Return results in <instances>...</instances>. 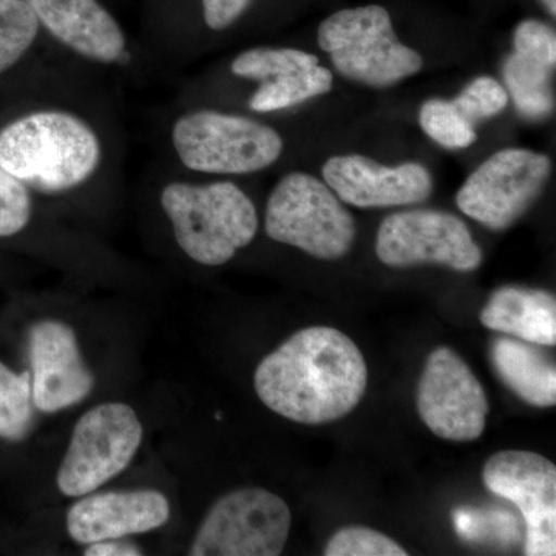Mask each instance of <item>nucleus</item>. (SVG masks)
<instances>
[{
	"mask_svg": "<svg viewBox=\"0 0 556 556\" xmlns=\"http://www.w3.org/2000/svg\"><path fill=\"white\" fill-rule=\"evenodd\" d=\"M142 442V426L129 405L109 402L91 408L73 430L58 471L62 495H90L123 473Z\"/></svg>",
	"mask_w": 556,
	"mask_h": 556,
	"instance_id": "7",
	"label": "nucleus"
},
{
	"mask_svg": "<svg viewBox=\"0 0 556 556\" xmlns=\"http://www.w3.org/2000/svg\"><path fill=\"white\" fill-rule=\"evenodd\" d=\"M167 497L155 490L105 492L84 497L67 514L68 535L79 544L123 540L169 521Z\"/></svg>",
	"mask_w": 556,
	"mask_h": 556,
	"instance_id": "16",
	"label": "nucleus"
},
{
	"mask_svg": "<svg viewBox=\"0 0 556 556\" xmlns=\"http://www.w3.org/2000/svg\"><path fill=\"white\" fill-rule=\"evenodd\" d=\"M100 163V138L73 113L43 110L0 130V166L40 192L78 188Z\"/></svg>",
	"mask_w": 556,
	"mask_h": 556,
	"instance_id": "2",
	"label": "nucleus"
},
{
	"mask_svg": "<svg viewBox=\"0 0 556 556\" xmlns=\"http://www.w3.org/2000/svg\"><path fill=\"white\" fill-rule=\"evenodd\" d=\"M172 142L181 163L203 174H254L273 166L283 152V139L273 127L215 110L182 115Z\"/></svg>",
	"mask_w": 556,
	"mask_h": 556,
	"instance_id": "6",
	"label": "nucleus"
},
{
	"mask_svg": "<svg viewBox=\"0 0 556 556\" xmlns=\"http://www.w3.org/2000/svg\"><path fill=\"white\" fill-rule=\"evenodd\" d=\"M327 556H407L396 541L368 527H343L325 546Z\"/></svg>",
	"mask_w": 556,
	"mask_h": 556,
	"instance_id": "24",
	"label": "nucleus"
},
{
	"mask_svg": "<svg viewBox=\"0 0 556 556\" xmlns=\"http://www.w3.org/2000/svg\"><path fill=\"white\" fill-rule=\"evenodd\" d=\"M161 206L178 247L200 265H225L257 236V208L230 181L169 182L161 190Z\"/></svg>",
	"mask_w": 556,
	"mask_h": 556,
	"instance_id": "3",
	"label": "nucleus"
},
{
	"mask_svg": "<svg viewBox=\"0 0 556 556\" xmlns=\"http://www.w3.org/2000/svg\"><path fill=\"white\" fill-rule=\"evenodd\" d=\"M552 163L529 149H504L478 167L456 195L463 214L493 230L507 229L538 199Z\"/></svg>",
	"mask_w": 556,
	"mask_h": 556,
	"instance_id": "9",
	"label": "nucleus"
},
{
	"mask_svg": "<svg viewBox=\"0 0 556 556\" xmlns=\"http://www.w3.org/2000/svg\"><path fill=\"white\" fill-rule=\"evenodd\" d=\"M321 174L340 201L361 208L422 203L433 190L430 172L419 163L388 167L367 156L338 155Z\"/></svg>",
	"mask_w": 556,
	"mask_h": 556,
	"instance_id": "15",
	"label": "nucleus"
},
{
	"mask_svg": "<svg viewBox=\"0 0 556 556\" xmlns=\"http://www.w3.org/2000/svg\"><path fill=\"white\" fill-rule=\"evenodd\" d=\"M416 405L431 433L445 441L471 442L484 433L490 409L484 387L452 348L428 356Z\"/></svg>",
	"mask_w": 556,
	"mask_h": 556,
	"instance_id": "11",
	"label": "nucleus"
},
{
	"mask_svg": "<svg viewBox=\"0 0 556 556\" xmlns=\"http://www.w3.org/2000/svg\"><path fill=\"white\" fill-rule=\"evenodd\" d=\"M481 324L535 345H556V300L543 289H496L481 311Z\"/></svg>",
	"mask_w": 556,
	"mask_h": 556,
	"instance_id": "18",
	"label": "nucleus"
},
{
	"mask_svg": "<svg viewBox=\"0 0 556 556\" xmlns=\"http://www.w3.org/2000/svg\"><path fill=\"white\" fill-rule=\"evenodd\" d=\"M252 0H203L204 21L211 30L230 27L247 11Z\"/></svg>",
	"mask_w": 556,
	"mask_h": 556,
	"instance_id": "28",
	"label": "nucleus"
},
{
	"mask_svg": "<svg viewBox=\"0 0 556 556\" xmlns=\"http://www.w3.org/2000/svg\"><path fill=\"white\" fill-rule=\"evenodd\" d=\"M543 2V5L546 7L548 13L552 14V16L555 17L556 14V0H541Z\"/></svg>",
	"mask_w": 556,
	"mask_h": 556,
	"instance_id": "30",
	"label": "nucleus"
},
{
	"mask_svg": "<svg viewBox=\"0 0 556 556\" xmlns=\"http://www.w3.org/2000/svg\"><path fill=\"white\" fill-rule=\"evenodd\" d=\"M31 372H14L0 361V439L21 442L35 426Z\"/></svg>",
	"mask_w": 556,
	"mask_h": 556,
	"instance_id": "21",
	"label": "nucleus"
},
{
	"mask_svg": "<svg viewBox=\"0 0 556 556\" xmlns=\"http://www.w3.org/2000/svg\"><path fill=\"white\" fill-rule=\"evenodd\" d=\"M38 33V17L25 0H0V75L30 50Z\"/></svg>",
	"mask_w": 556,
	"mask_h": 556,
	"instance_id": "22",
	"label": "nucleus"
},
{
	"mask_svg": "<svg viewBox=\"0 0 556 556\" xmlns=\"http://www.w3.org/2000/svg\"><path fill=\"white\" fill-rule=\"evenodd\" d=\"M31 218L30 190L0 166V237H13Z\"/></svg>",
	"mask_w": 556,
	"mask_h": 556,
	"instance_id": "26",
	"label": "nucleus"
},
{
	"mask_svg": "<svg viewBox=\"0 0 556 556\" xmlns=\"http://www.w3.org/2000/svg\"><path fill=\"white\" fill-rule=\"evenodd\" d=\"M230 68L240 78L258 80V90L249 101V108L258 113L294 108L332 87V73L308 51L260 47L243 51Z\"/></svg>",
	"mask_w": 556,
	"mask_h": 556,
	"instance_id": "14",
	"label": "nucleus"
},
{
	"mask_svg": "<svg viewBox=\"0 0 556 556\" xmlns=\"http://www.w3.org/2000/svg\"><path fill=\"white\" fill-rule=\"evenodd\" d=\"M291 510L265 489H241L223 496L208 510L190 556H277L291 530Z\"/></svg>",
	"mask_w": 556,
	"mask_h": 556,
	"instance_id": "8",
	"label": "nucleus"
},
{
	"mask_svg": "<svg viewBox=\"0 0 556 556\" xmlns=\"http://www.w3.org/2000/svg\"><path fill=\"white\" fill-rule=\"evenodd\" d=\"M39 25L87 60L113 64L126 53V36L98 0H25Z\"/></svg>",
	"mask_w": 556,
	"mask_h": 556,
	"instance_id": "17",
	"label": "nucleus"
},
{
	"mask_svg": "<svg viewBox=\"0 0 556 556\" xmlns=\"http://www.w3.org/2000/svg\"><path fill=\"white\" fill-rule=\"evenodd\" d=\"M482 479L490 492L510 501L526 521L527 556L556 555V467L546 457L504 450L486 460Z\"/></svg>",
	"mask_w": 556,
	"mask_h": 556,
	"instance_id": "12",
	"label": "nucleus"
},
{
	"mask_svg": "<svg viewBox=\"0 0 556 556\" xmlns=\"http://www.w3.org/2000/svg\"><path fill=\"white\" fill-rule=\"evenodd\" d=\"M419 123L428 137L444 149H467L478 139L475 124L464 116L453 101H427L420 109Z\"/></svg>",
	"mask_w": 556,
	"mask_h": 556,
	"instance_id": "23",
	"label": "nucleus"
},
{
	"mask_svg": "<svg viewBox=\"0 0 556 556\" xmlns=\"http://www.w3.org/2000/svg\"><path fill=\"white\" fill-rule=\"evenodd\" d=\"M514 47L517 53L535 58L555 67L556 35L554 28L548 27L544 22L535 20L521 22L515 30Z\"/></svg>",
	"mask_w": 556,
	"mask_h": 556,
	"instance_id": "27",
	"label": "nucleus"
},
{
	"mask_svg": "<svg viewBox=\"0 0 556 556\" xmlns=\"http://www.w3.org/2000/svg\"><path fill=\"white\" fill-rule=\"evenodd\" d=\"M86 556H138L142 555L141 548L131 543H124L121 540L98 541L89 544Z\"/></svg>",
	"mask_w": 556,
	"mask_h": 556,
	"instance_id": "29",
	"label": "nucleus"
},
{
	"mask_svg": "<svg viewBox=\"0 0 556 556\" xmlns=\"http://www.w3.org/2000/svg\"><path fill=\"white\" fill-rule=\"evenodd\" d=\"M269 239L311 257H345L356 239V223L327 182L303 172L289 174L274 188L266 206Z\"/></svg>",
	"mask_w": 556,
	"mask_h": 556,
	"instance_id": "5",
	"label": "nucleus"
},
{
	"mask_svg": "<svg viewBox=\"0 0 556 556\" xmlns=\"http://www.w3.org/2000/svg\"><path fill=\"white\" fill-rule=\"evenodd\" d=\"M33 402L42 413H58L89 396L94 378L80 356L78 339L68 325L42 320L28 336Z\"/></svg>",
	"mask_w": 556,
	"mask_h": 556,
	"instance_id": "13",
	"label": "nucleus"
},
{
	"mask_svg": "<svg viewBox=\"0 0 556 556\" xmlns=\"http://www.w3.org/2000/svg\"><path fill=\"white\" fill-rule=\"evenodd\" d=\"M453 102L468 121L477 124L479 121L500 115L507 108L508 94L496 79L481 76L471 80Z\"/></svg>",
	"mask_w": 556,
	"mask_h": 556,
	"instance_id": "25",
	"label": "nucleus"
},
{
	"mask_svg": "<svg viewBox=\"0 0 556 556\" xmlns=\"http://www.w3.org/2000/svg\"><path fill=\"white\" fill-rule=\"evenodd\" d=\"M490 361L501 382L526 404L547 408L556 404V369L546 354L510 338L493 340Z\"/></svg>",
	"mask_w": 556,
	"mask_h": 556,
	"instance_id": "19",
	"label": "nucleus"
},
{
	"mask_svg": "<svg viewBox=\"0 0 556 556\" xmlns=\"http://www.w3.org/2000/svg\"><path fill=\"white\" fill-rule=\"evenodd\" d=\"M376 255L391 268L442 265L471 273L482 252L466 223L448 212L416 208L388 215L376 237Z\"/></svg>",
	"mask_w": 556,
	"mask_h": 556,
	"instance_id": "10",
	"label": "nucleus"
},
{
	"mask_svg": "<svg viewBox=\"0 0 556 556\" xmlns=\"http://www.w3.org/2000/svg\"><path fill=\"white\" fill-rule=\"evenodd\" d=\"M554 68L517 51L504 62V80L519 115L540 121L554 112L555 98L551 86Z\"/></svg>",
	"mask_w": 556,
	"mask_h": 556,
	"instance_id": "20",
	"label": "nucleus"
},
{
	"mask_svg": "<svg viewBox=\"0 0 556 556\" xmlns=\"http://www.w3.org/2000/svg\"><path fill=\"white\" fill-rule=\"evenodd\" d=\"M368 386V369L356 343L339 329L295 332L263 358L254 376L260 401L277 415L321 426L350 415Z\"/></svg>",
	"mask_w": 556,
	"mask_h": 556,
	"instance_id": "1",
	"label": "nucleus"
},
{
	"mask_svg": "<svg viewBox=\"0 0 556 556\" xmlns=\"http://www.w3.org/2000/svg\"><path fill=\"white\" fill-rule=\"evenodd\" d=\"M317 40L340 75L365 86H394L424 67L422 56L397 39L390 13L380 5L331 14L318 27Z\"/></svg>",
	"mask_w": 556,
	"mask_h": 556,
	"instance_id": "4",
	"label": "nucleus"
}]
</instances>
